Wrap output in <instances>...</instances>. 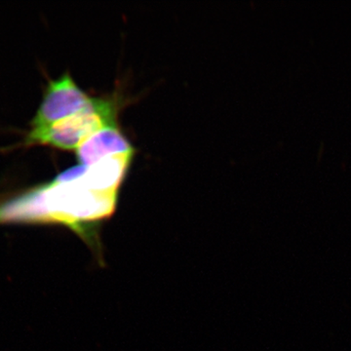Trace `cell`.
I'll return each instance as SVG.
<instances>
[{
	"mask_svg": "<svg viewBox=\"0 0 351 351\" xmlns=\"http://www.w3.org/2000/svg\"><path fill=\"white\" fill-rule=\"evenodd\" d=\"M120 104L117 95L96 97L93 105L86 110L45 128L32 129L27 134V144L47 145L63 151H76L96 132L117 125Z\"/></svg>",
	"mask_w": 351,
	"mask_h": 351,
	"instance_id": "2",
	"label": "cell"
},
{
	"mask_svg": "<svg viewBox=\"0 0 351 351\" xmlns=\"http://www.w3.org/2000/svg\"><path fill=\"white\" fill-rule=\"evenodd\" d=\"M135 152L104 158L92 166H83L80 180L90 188L103 191H119L125 180Z\"/></svg>",
	"mask_w": 351,
	"mask_h": 351,
	"instance_id": "5",
	"label": "cell"
},
{
	"mask_svg": "<svg viewBox=\"0 0 351 351\" xmlns=\"http://www.w3.org/2000/svg\"><path fill=\"white\" fill-rule=\"evenodd\" d=\"M133 145L119 126L112 125L101 129L76 149L80 165L92 166L107 157L134 152Z\"/></svg>",
	"mask_w": 351,
	"mask_h": 351,
	"instance_id": "4",
	"label": "cell"
},
{
	"mask_svg": "<svg viewBox=\"0 0 351 351\" xmlns=\"http://www.w3.org/2000/svg\"><path fill=\"white\" fill-rule=\"evenodd\" d=\"M82 165L0 204V223H55L84 240L103 263L101 228L117 211L119 191L90 188L80 180Z\"/></svg>",
	"mask_w": 351,
	"mask_h": 351,
	"instance_id": "1",
	"label": "cell"
},
{
	"mask_svg": "<svg viewBox=\"0 0 351 351\" xmlns=\"http://www.w3.org/2000/svg\"><path fill=\"white\" fill-rule=\"evenodd\" d=\"M96 97L83 91L66 73L58 80H51L38 112L32 121V129L45 128L60 120L71 117L91 107Z\"/></svg>",
	"mask_w": 351,
	"mask_h": 351,
	"instance_id": "3",
	"label": "cell"
}]
</instances>
